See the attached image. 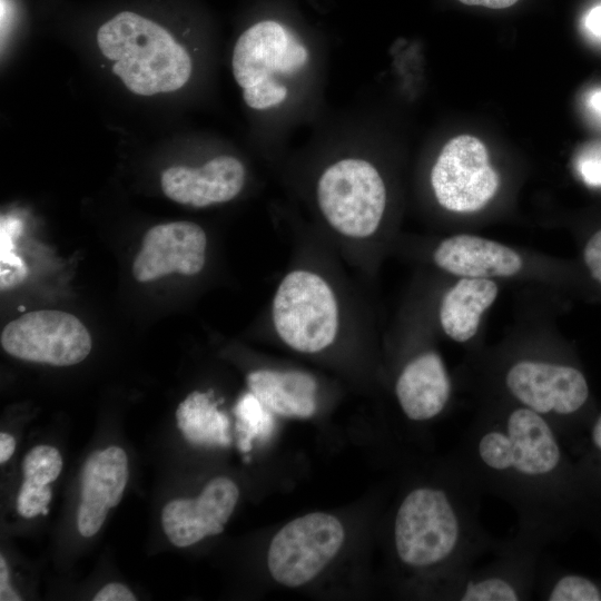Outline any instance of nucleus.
Here are the masks:
<instances>
[{"instance_id": "f257e3e1", "label": "nucleus", "mask_w": 601, "mask_h": 601, "mask_svg": "<svg viewBox=\"0 0 601 601\" xmlns=\"http://www.w3.org/2000/svg\"><path fill=\"white\" fill-rule=\"evenodd\" d=\"M453 460L483 495L506 502L518 532L544 549L589 532L601 540V504L584 486L573 456L535 412L503 404L481 412Z\"/></svg>"}, {"instance_id": "f03ea898", "label": "nucleus", "mask_w": 601, "mask_h": 601, "mask_svg": "<svg viewBox=\"0 0 601 601\" xmlns=\"http://www.w3.org/2000/svg\"><path fill=\"white\" fill-rule=\"evenodd\" d=\"M482 496L452 459L445 483L415 486L402 499L393 524L397 559L439 571L445 582L476 564L497 544L481 522Z\"/></svg>"}, {"instance_id": "7ed1b4c3", "label": "nucleus", "mask_w": 601, "mask_h": 601, "mask_svg": "<svg viewBox=\"0 0 601 601\" xmlns=\"http://www.w3.org/2000/svg\"><path fill=\"white\" fill-rule=\"evenodd\" d=\"M100 52L131 92L154 96L180 89L191 75L187 50L160 24L131 11L117 13L97 32Z\"/></svg>"}, {"instance_id": "20e7f679", "label": "nucleus", "mask_w": 601, "mask_h": 601, "mask_svg": "<svg viewBox=\"0 0 601 601\" xmlns=\"http://www.w3.org/2000/svg\"><path fill=\"white\" fill-rule=\"evenodd\" d=\"M503 387L512 405L544 417L571 452L590 426V388L575 366L539 358H521L503 374Z\"/></svg>"}, {"instance_id": "39448f33", "label": "nucleus", "mask_w": 601, "mask_h": 601, "mask_svg": "<svg viewBox=\"0 0 601 601\" xmlns=\"http://www.w3.org/2000/svg\"><path fill=\"white\" fill-rule=\"evenodd\" d=\"M307 60L306 47L279 22L265 20L249 27L236 41L231 60L245 104L257 110L282 104L287 88L276 77L296 73Z\"/></svg>"}, {"instance_id": "423d86ee", "label": "nucleus", "mask_w": 601, "mask_h": 601, "mask_svg": "<svg viewBox=\"0 0 601 601\" xmlns=\"http://www.w3.org/2000/svg\"><path fill=\"white\" fill-rule=\"evenodd\" d=\"M317 201L323 216L336 231L347 237L364 238L374 234L381 224L386 189L372 164L346 158L322 174Z\"/></svg>"}, {"instance_id": "0eeeda50", "label": "nucleus", "mask_w": 601, "mask_h": 601, "mask_svg": "<svg viewBox=\"0 0 601 601\" xmlns=\"http://www.w3.org/2000/svg\"><path fill=\"white\" fill-rule=\"evenodd\" d=\"M273 322L285 344L302 353H317L337 334L338 308L331 286L307 270L288 273L273 300Z\"/></svg>"}, {"instance_id": "6e6552de", "label": "nucleus", "mask_w": 601, "mask_h": 601, "mask_svg": "<svg viewBox=\"0 0 601 601\" xmlns=\"http://www.w3.org/2000/svg\"><path fill=\"white\" fill-rule=\"evenodd\" d=\"M544 548L516 533L497 541L494 558L446 582V597L459 601L530 600L536 588Z\"/></svg>"}, {"instance_id": "1a4fd4ad", "label": "nucleus", "mask_w": 601, "mask_h": 601, "mask_svg": "<svg viewBox=\"0 0 601 601\" xmlns=\"http://www.w3.org/2000/svg\"><path fill=\"white\" fill-rule=\"evenodd\" d=\"M344 538L343 525L334 515L315 512L297 518L273 538L269 572L283 585H304L337 554Z\"/></svg>"}, {"instance_id": "9d476101", "label": "nucleus", "mask_w": 601, "mask_h": 601, "mask_svg": "<svg viewBox=\"0 0 601 601\" xmlns=\"http://www.w3.org/2000/svg\"><path fill=\"white\" fill-rule=\"evenodd\" d=\"M2 348L13 357L69 366L83 361L91 351V336L73 315L40 309L7 324L1 333Z\"/></svg>"}, {"instance_id": "9b49d317", "label": "nucleus", "mask_w": 601, "mask_h": 601, "mask_svg": "<svg viewBox=\"0 0 601 601\" xmlns=\"http://www.w3.org/2000/svg\"><path fill=\"white\" fill-rule=\"evenodd\" d=\"M431 184L441 206L454 213H473L494 197L500 178L484 144L474 136L461 135L442 148Z\"/></svg>"}, {"instance_id": "f8f14e48", "label": "nucleus", "mask_w": 601, "mask_h": 601, "mask_svg": "<svg viewBox=\"0 0 601 601\" xmlns=\"http://www.w3.org/2000/svg\"><path fill=\"white\" fill-rule=\"evenodd\" d=\"M207 237L195 223L180 220L150 228L132 264L138 282H149L171 273L196 275L205 265Z\"/></svg>"}, {"instance_id": "ddd939ff", "label": "nucleus", "mask_w": 601, "mask_h": 601, "mask_svg": "<svg viewBox=\"0 0 601 601\" xmlns=\"http://www.w3.org/2000/svg\"><path fill=\"white\" fill-rule=\"evenodd\" d=\"M245 184V168L233 156H218L201 167L173 166L161 175V188L171 200L207 207L235 198Z\"/></svg>"}, {"instance_id": "4468645a", "label": "nucleus", "mask_w": 601, "mask_h": 601, "mask_svg": "<svg viewBox=\"0 0 601 601\" xmlns=\"http://www.w3.org/2000/svg\"><path fill=\"white\" fill-rule=\"evenodd\" d=\"M398 405L412 422H427L440 416L452 395V381L442 357L433 351L412 358L395 383Z\"/></svg>"}, {"instance_id": "2eb2a0df", "label": "nucleus", "mask_w": 601, "mask_h": 601, "mask_svg": "<svg viewBox=\"0 0 601 601\" xmlns=\"http://www.w3.org/2000/svg\"><path fill=\"white\" fill-rule=\"evenodd\" d=\"M238 496V486L230 479L218 476L207 483L196 500H174V529L168 538L174 545L185 548L221 533Z\"/></svg>"}, {"instance_id": "dca6fc26", "label": "nucleus", "mask_w": 601, "mask_h": 601, "mask_svg": "<svg viewBox=\"0 0 601 601\" xmlns=\"http://www.w3.org/2000/svg\"><path fill=\"white\" fill-rule=\"evenodd\" d=\"M433 259L441 269L462 278L510 277L523 266L522 258L512 248L466 234L442 240Z\"/></svg>"}, {"instance_id": "f3484780", "label": "nucleus", "mask_w": 601, "mask_h": 601, "mask_svg": "<svg viewBox=\"0 0 601 601\" xmlns=\"http://www.w3.org/2000/svg\"><path fill=\"white\" fill-rule=\"evenodd\" d=\"M249 391L275 414L311 417L316 412L317 383L298 371L258 370L247 375Z\"/></svg>"}, {"instance_id": "a211bd4d", "label": "nucleus", "mask_w": 601, "mask_h": 601, "mask_svg": "<svg viewBox=\"0 0 601 601\" xmlns=\"http://www.w3.org/2000/svg\"><path fill=\"white\" fill-rule=\"evenodd\" d=\"M497 285L489 278H462L444 295L440 322L445 334L465 343L477 333L482 314L497 296Z\"/></svg>"}, {"instance_id": "6ab92c4d", "label": "nucleus", "mask_w": 601, "mask_h": 601, "mask_svg": "<svg viewBox=\"0 0 601 601\" xmlns=\"http://www.w3.org/2000/svg\"><path fill=\"white\" fill-rule=\"evenodd\" d=\"M177 425L185 439L195 445L228 446V417L218 411L208 393L195 391L176 411Z\"/></svg>"}, {"instance_id": "aec40b11", "label": "nucleus", "mask_w": 601, "mask_h": 601, "mask_svg": "<svg viewBox=\"0 0 601 601\" xmlns=\"http://www.w3.org/2000/svg\"><path fill=\"white\" fill-rule=\"evenodd\" d=\"M535 591L548 601H601V578L570 571H545L539 578Z\"/></svg>"}, {"instance_id": "412c9836", "label": "nucleus", "mask_w": 601, "mask_h": 601, "mask_svg": "<svg viewBox=\"0 0 601 601\" xmlns=\"http://www.w3.org/2000/svg\"><path fill=\"white\" fill-rule=\"evenodd\" d=\"M570 453L584 486L601 504V412Z\"/></svg>"}, {"instance_id": "4be33fe9", "label": "nucleus", "mask_w": 601, "mask_h": 601, "mask_svg": "<svg viewBox=\"0 0 601 601\" xmlns=\"http://www.w3.org/2000/svg\"><path fill=\"white\" fill-rule=\"evenodd\" d=\"M236 428L239 434L238 449L247 453L252 450L253 440L265 441L274 431L273 412L252 393L240 397L235 406Z\"/></svg>"}, {"instance_id": "5701e85b", "label": "nucleus", "mask_w": 601, "mask_h": 601, "mask_svg": "<svg viewBox=\"0 0 601 601\" xmlns=\"http://www.w3.org/2000/svg\"><path fill=\"white\" fill-rule=\"evenodd\" d=\"M578 169L588 185L601 186V144H593L582 151Z\"/></svg>"}, {"instance_id": "b1692460", "label": "nucleus", "mask_w": 601, "mask_h": 601, "mask_svg": "<svg viewBox=\"0 0 601 601\" xmlns=\"http://www.w3.org/2000/svg\"><path fill=\"white\" fill-rule=\"evenodd\" d=\"M583 257L592 277L601 284V229L587 243Z\"/></svg>"}, {"instance_id": "393cba45", "label": "nucleus", "mask_w": 601, "mask_h": 601, "mask_svg": "<svg viewBox=\"0 0 601 601\" xmlns=\"http://www.w3.org/2000/svg\"><path fill=\"white\" fill-rule=\"evenodd\" d=\"M135 594L126 585L117 582L102 587L93 597V601H135Z\"/></svg>"}, {"instance_id": "a878e982", "label": "nucleus", "mask_w": 601, "mask_h": 601, "mask_svg": "<svg viewBox=\"0 0 601 601\" xmlns=\"http://www.w3.org/2000/svg\"><path fill=\"white\" fill-rule=\"evenodd\" d=\"M584 27L593 37L601 38V3L588 11L584 18Z\"/></svg>"}, {"instance_id": "bb28decb", "label": "nucleus", "mask_w": 601, "mask_h": 601, "mask_svg": "<svg viewBox=\"0 0 601 601\" xmlns=\"http://www.w3.org/2000/svg\"><path fill=\"white\" fill-rule=\"evenodd\" d=\"M16 449V440L12 435L8 433H0V463H6Z\"/></svg>"}, {"instance_id": "cd10ccee", "label": "nucleus", "mask_w": 601, "mask_h": 601, "mask_svg": "<svg viewBox=\"0 0 601 601\" xmlns=\"http://www.w3.org/2000/svg\"><path fill=\"white\" fill-rule=\"evenodd\" d=\"M89 525H90V509L86 502L81 501L78 509V514H77V526H78L79 533L85 538H88Z\"/></svg>"}, {"instance_id": "c85d7f7f", "label": "nucleus", "mask_w": 601, "mask_h": 601, "mask_svg": "<svg viewBox=\"0 0 601 601\" xmlns=\"http://www.w3.org/2000/svg\"><path fill=\"white\" fill-rule=\"evenodd\" d=\"M464 4L480 6L491 9H504L513 6L519 0H459Z\"/></svg>"}, {"instance_id": "c756f323", "label": "nucleus", "mask_w": 601, "mask_h": 601, "mask_svg": "<svg viewBox=\"0 0 601 601\" xmlns=\"http://www.w3.org/2000/svg\"><path fill=\"white\" fill-rule=\"evenodd\" d=\"M589 108L601 118V89L593 91L588 98Z\"/></svg>"}, {"instance_id": "7c9ffc66", "label": "nucleus", "mask_w": 601, "mask_h": 601, "mask_svg": "<svg viewBox=\"0 0 601 601\" xmlns=\"http://www.w3.org/2000/svg\"><path fill=\"white\" fill-rule=\"evenodd\" d=\"M9 568L3 555L0 556V591L9 587Z\"/></svg>"}, {"instance_id": "2f4dec72", "label": "nucleus", "mask_w": 601, "mask_h": 601, "mask_svg": "<svg viewBox=\"0 0 601 601\" xmlns=\"http://www.w3.org/2000/svg\"><path fill=\"white\" fill-rule=\"evenodd\" d=\"M1 601H20L21 598L14 592L11 585L0 591Z\"/></svg>"}]
</instances>
